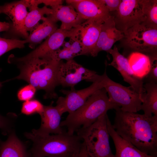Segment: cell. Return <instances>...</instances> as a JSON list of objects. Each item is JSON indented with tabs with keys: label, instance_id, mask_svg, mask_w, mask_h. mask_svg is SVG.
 I'll return each instance as SVG.
<instances>
[{
	"label": "cell",
	"instance_id": "36",
	"mask_svg": "<svg viewBox=\"0 0 157 157\" xmlns=\"http://www.w3.org/2000/svg\"><path fill=\"white\" fill-rule=\"evenodd\" d=\"M29 157H44V156H33L30 155L29 154Z\"/></svg>",
	"mask_w": 157,
	"mask_h": 157
},
{
	"label": "cell",
	"instance_id": "14",
	"mask_svg": "<svg viewBox=\"0 0 157 157\" xmlns=\"http://www.w3.org/2000/svg\"><path fill=\"white\" fill-rule=\"evenodd\" d=\"M124 37L123 33L117 28L114 16L111 15L102 23L98 40L90 55L95 57L101 51L108 53L114 44Z\"/></svg>",
	"mask_w": 157,
	"mask_h": 157
},
{
	"label": "cell",
	"instance_id": "35",
	"mask_svg": "<svg viewBox=\"0 0 157 157\" xmlns=\"http://www.w3.org/2000/svg\"><path fill=\"white\" fill-rule=\"evenodd\" d=\"M10 27L11 24L9 23L0 22V32L7 31L10 29Z\"/></svg>",
	"mask_w": 157,
	"mask_h": 157
},
{
	"label": "cell",
	"instance_id": "20",
	"mask_svg": "<svg viewBox=\"0 0 157 157\" xmlns=\"http://www.w3.org/2000/svg\"><path fill=\"white\" fill-rule=\"evenodd\" d=\"M25 144L18 138L14 130L5 141L0 139V157H29Z\"/></svg>",
	"mask_w": 157,
	"mask_h": 157
},
{
	"label": "cell",
	"instance_id": "33",
	"mask_svg": "<svg viewBox=\"0 0 157 157\" xmlns=\"http://www.w3.org/2000/svg\"><path fill=\"white\" fill-rule=\"evenodd\" d=\"M42 3L45 6H49L51 7L62 5L63 1L61 0H41Z\"/></svg>",
	"mask_w": 157,
	"mask_h": 157
},
{
	"label": "cell",
	"instance_id": "15",
	"mask_svg": "<svg viewBox=\"0 0 157 157\" xmlns=\"http://www.w3.org/2000/svg\"><path fill=\"white\" fill-rule=\"evenodd\" d=\"M53 102L50 105L44 106V110L40 115L41 119L40 127L38 129H33L32 133L36 135L44 136L51 134H58L64 131L60 126L62 114L58 107L53 106Z\"/></svg>",
	"mask_w": 157,
	"mask_h": 157
},
{
	"label": "cell",
	"instance_id": "5",
	"mask_svg": "<svg viewBox=\"0 0 157 157\" xmlns=\"http://www.w3.org/2000/svg\"><path fill=\"white\" fill-rule=\"evenodd\" d=\"M107 113L90 126L81 128L76 132L85 143L90 157H113L110 147L107 126Z\"/></svg>",
	"mask_w": 157,
	"mask_h": 157
},
{
	"label": "cell",
	"instance_id": "7",
	"mask_svg": "<svg viewBox=\"0 0 157 157\" xmlns=\"http://www.w3.org/2000/svg\"><path fill=\"white\" fill-rule=\"evenodd\" d=\"M104 88L112 102L119 106L124 111L137 113L140 111L142 102V94L135 91L130 86L126 87L106 77Z\"/></svg>",
	"mask_w": 157,
	"mask_h": 157
},
{
	"label": "cell",
	"instance_id": "13",
	"mask_svg": "<svg viewBox=\"0 0 157 157\" xmlns=\"http://www.w3.org/2000/svg\"><path fill=\"white\" fill-rule=\"evenodd\" d=\"M66 1L86 20L104 22L111 15L102 0H67Z\"/></svg>",
	"mask_w": 157,
	"mask_h": 157
},
{
	"label": "cell",
	"instance_id": "22",
	"mask_svg": "<svg viewBox=\"0 0 157 157\" xmlns=\"http://www.w3.org/2000/svg\"><path fill=\"white\" fill-rule=\"evenodd\" d=\"M29 35L24 40L28 43L29 47L34 49L36 45L44 39L47 38L58 29L56 23L51 20L48 16L42 20Z\"/></svg>",
	"mask_w": 157,
	"mask_h": 157
},
{
	"label": "cell",
	"instance_id": "3",
	"mask_svg": "<svg viewBox=\"0 0 157 157\" xmlns=\"http://www.w3.org/2000/svg\"><path fill=\"white\" fill-rule=\"evenodd\" d=\"M25 136L32 142L30 155L46 157H78L83 141L77 134L64 131L62 133L39 136L26 132Z\"/></svg>",
	"mask_w": 157,
	"mask_h": 157
},
{
	"label": "cell",
	"instance_id": "25",
	"mask_svg": "<svg viewBox=\"0 0 157 157\" xmlns=\"http://www.w3.org/2000/svg\"><path fill=\"white\" fill-rule=\"evenodd\" d=\"M52 9L46 6L39 8L37 7L30 11L26 18L24 26L26 31L31 33L39 24V22L42 20L45 17V15L47 16L51 14Z\"/></svg>",
	"mask_w": 157,
	"mask_h": 157
},
{
	"label": "cell",
	"instance_id": "30",
	"mask_svg": "<svg viewBox=\"0 0 157 157\" xmlns=\"http://www.w3.org/2000/svg\"><path fill=\"white\" fill-rule=\"evenodd\" d=\"M36 90L35 87L29 84L18 91L17 98L19 100L24 101L31 100L34 96Z\"/></svg>",
	"mask_w": 157,
	"mask_h": 157
},
{
	"label": "cell",
	"instance_id": "37",
	"mask_svg": "<svg viewBox=\"0 0 157 157\" xmlns=\"http://www.w3.org/2000/svg\"><path fill=\"white\" fill-rule=\"evenodd\" d=\"M1 69H0V72H1ZM2 83H1V82H0V90L1 88L2 87Z\"/></svg>",
	"mask_w": 157,
	"mask_h": 157
},
{
	"label": "cell",
	"instance_id": "6",
	"mask_svg": "<svg viewBox=\"0 0 157 157\" xmlns=\"http://www.w3.org/2000/svg\"><path fill=\"white\" fill-rule=\"evenodd\" d=\"M127 46L134 52L157 59V27L144 22L124 31Z\"/></svg>",
	"mask_w": 157,
	"mask_h": 157
},
{
	"label": "cell",
	"instance_id": "21",
	"mask_svg": "<svg viewBox=\"0 0 157 157\" xmlns=\"http://www.w3.org/2000/svg\"><path fill=\"white\" fill-rule=\"evenodd\" d=\"M127 59L135 76L143 81L149 73L153 64L157 60L148 55L137 52L132 53Z\"/></svg>",
	"mask_w": 157,
	"mask_h": 157
},
{
	"label": "cell",
	"instance_id": "19",
	"mask_svg": "<svg viewBox=\"0 0 157 157\" xmlns=\"http://www.w3.org/2000/svg\"><path fill=\"white\" fill-rule=\"evenodd\" d=\"M107 128L114 143L116 152L113 157H157L145 154L120 136L113 128L107 115Z\"/></svg>",
	"mask_w": 157,
	"mask_h": 157
},
{
	"label": "cell",
	"instance_id": "12",
	"mask_svg": "<svg viewBox=\"0 0 157 157\" xmlns=\"http://www.w3.org/2000/svg\"><path fill=\"white\" fill-rule=\"evenodd\" d=\"M25 0L15 1L0 6V14H4L12 22L10 29L12 32L26 39L29 34L24 26V22L28 13Z\"/></svg>",
	"mask_w": 157,
	"mask_h": 157
},
{
	"label": "cell",
	"instance_id": "16",
	"mask_svg": "<svg viewBox=\"0 0 157 157\" xmlns=\"http://www.w3.org/2000/svg\"><path fill=\"white\" fill-rule=\"evenodd\" d=\"M113 57L112 62L108 64L112 66L120 73L124 80L137 93L142 94L145 92L143 80L137 78L134 75L127 58L121 54L117 47L115 46L108 52Z\"/></svg>",
	"mask_w": 157,
	"mask_h": 157
},
{
	"label": "cell",
	"instance_id": "27",
	"mask_svg": "<svg viewBox=\"0 0 157 157\" xmlns=\"http://www.w3.org/2000/svg\"><path fill=\"white\" fill-rule=\"evenodd\" d=\"M44 106L38 100L31 99L23 103L21 112L22 113L27 115L36 113L40 115L44 111Z\"/></svg>",
	"mask_w": 157,
	"mask_h": 157
},
{
	"label": "cell",
	"instance_id": "9",
	"mask_svg": "<svg viewBox=\"0 0 157 157\" xmlns=\"http://www.w3.org/2000/svg\"><path fill=\"white\" fill-rule=\"evenodd\" d=\"M97 72L83 67L74 59L63 62L61 60L58 72L59 85L71 87L74 89L75 86L83 80L91 82L97 74Z\"/></svg>",
	"mask_w": 157,
	"mask_h": 157
},
{
	"label": "cell",
	"instance_id": "28",
	"mask_svg": "<svg viewBox=\"0 0 157 157\" xmlns=\"http://www.w3.org/2000/svg\"><path fill=\"white\" fill-rule=\"evenodd\" d=\"M25 44L24 40L8 39L0 37V57L13 49L24 47Z\"/></svg>",
	"mask_w": 157,
	"mask_h": 157
},
{
	"label": "cell",
	"instance_id": "26",
	"mask_svg": "<svg viewBox=\"0 0 157 157\" xmlns=\"http://www.w3.org/2000/svg\"><path fill=\"white\" fill-rule=\"evenodd\" d=\"M143 13L145 17V22L157 27V1L141 0Z\"/></svg>",
	"mask_w": 157,
	"mask_h": 157
},
{
	"label": "cell",
	"instance_id": "32",
	"mask_svg": "<svg viewBox=\"0 0 157 157\" xmlns=\"http://www.w3.org/2000/svg\"><path fill=\"white\" fill-rule=\"evenodd\" d=\"M109 11H116L118 9L122 0H102Z\"/></svg>",
	"mask_w": 157,
	"mask_h": 157
},
{
	"label": "cell",
	"instance_id": "2",
	"mask_svg": "<svg viewBox=\"0 0 157 157\" xmlns=\"http://www.w3.org/2000/svg\"><path fill=\"white\" fill-rule=\"evenodd\" d=\"M61 61L54 60L49 56L24 60L10 58L8 62L11 63L15 62L20 70L19 74L11 80H22L33 86L37 90H44V99L56 98L58 96L55 90L59 85L58 72Z\"/></svg>",
	"mask_w": 157,
	"mask_h": 157
},
{
	"label": "cell",
	"instance_id": "17",
	"mask_svg": "<svg viewBox=\"0 0 157 157\" xmlns=\"http://www.w3.org/2000/svg\"><path fill=\"white\" fill-rule=\"evenodd\" d=\"M104 22L88 20L80 25L78 36L82 46L81 55H90L98 40Z\"/></svg>",
	"mask_w": 157,
	"mask_h": 157
},
{
	"label": "cell",
	"instance_id": "8",
	"mask_svg": "<svg viewBox=\"0 0 157 157\" xmlns=\"http://www.w3.org/2000/svg\"><path fill=\"white\" fill-rule=\"evenodd\" d=\"M106 69L104 73L92 82L89 87L76 90H61L60 92L65 95V97L58 98L56 106L63 115L64 113H71L81 107L88 97L97 90L104 88L105 78L107 76Z\"/></svg>",
	"mask_w": 157,
	"mask_h": 157
},
{
	"label": "cell",
	"instance_id": "34",
	"mask_svg": "<svg viewBox=\"0 0 157 157\" xmlns=\"http://www.w3.org/2000/svg\"><path fill=\"white\" fill-rule=\"evenodd\" d=\"M78 157H90L87 151L83 141Z\"/></svg>",
	"mask_w": 157,
	"mask_h": 157
},
{
	"label": "cell",
	"instance_id": "11",
	"mask_svg": "<svg viewBox=\"0 0 157 157\" xmlns=\"http://www.w3.org/2000/svg\"><path fill=\"white\" fill-rule=\"evenodd\" d=\"M80 25L69 30L58 28L34 50L24 56L17 58V59L24 60L33 58L51 56L53 53L60 49L66 38H70L78 35Z\"/></svg>",
	"mask_w": 157,
	"mask_h": 157
},
{
	"label": "cell",
	"instance_id": "18",
	"mask_svg": "<svg viewBox=\"0 0 157 157\" xmlns=\"http://www.w3.org/2000/svg\"><path fill=\"white\" fill-rule=\"evenodd\" d=\"M52 13L48 16L55 22L60 21L62 29L69 30L78 27L86 20L70 5L52 6Z\"/></svg>",
	"mask_w": 157,
	"mask_h": 157
},
{
	"label": "cell",
	"instance_id": "23",
	"mask_svg": "<svg viewBox=\"0 0 157 157\" xmlns=\"http://www.w3.org/2000/svg\"><path fill=\"white\" fill-rule=\"evenodd\" d=\"M143 87L145 91L142 94L140 110L147 116H157V83L146 82Z\"/></svg>",
	"mask_w": 157,
	"mask_h": 157
},
{
	"label": "cell",
	"instance_id": "29",
	"mask_svg": "<svg viewBox=\"0 0 157 157\" xmlns=\"http://www.w3.org/2000/svg\"><path fill=\"white\" fill-rule=\"evenodd\" d=\"M16 115L15 114L9 113L7 116L0 114V129L4 135L9 134L12 131Z\"/></svg>",
	"mask_w": 157,
	"mask_h": 157
},
{
	"label": "cell",
	"instance_id": "24",
	"mask_svg": "<svg viewBox=\"0 0 157 157\" xmlns=\"http://www.w3.org/2000/svg\"><path fill=\"white\" fill-rule=\"evenodd\" d=\"M62 47L63 49H59L51 54L52 59L57 61L65 59L67 61L81 55L82 46L78 35L70 38L68 42L65 41Z\"/></svg>",
	"mask_w": 157,
	"mask_h": 157
},
{
	"label": "cell",
	"instance_id": "4",
	"mask_svg": "<svg viewBox=\"0 0 157 157\" xmlns=\"http://www.w3.org/2000/svg\"><path fill=\"white\" fill-rule=\"evenodd\" d=\"M120 107L109 100L107 92L103 88L94 92L81 107L69 114L60 123L61 127H65L67 132L74 134L81 128L88 127L109 110Z\"/></svg>",
	"mask_w": 157,
	"mask_h": 157
},
{
	"label": "cell",
	"instance_id": "10",
	"mask_svg": "<svg viewBox=\"0 0 157 157\" xmlns=\"http://www.w3.org/2000/svg\"><path fill=\"white\" fill-rule=\"evenodd\" d=\"M114 19L117 27L122 33L133 26L144 22L141 0H122Z\"/></svg>",
	"mask_w": 157,
	"mask_h": 157
},
{
	"label": "cell",
	"instance_id": "1",
	"mask_svg": "<svg viewBox=\"0 0 157 157\" xmlns=\"http://www.w3.org/2000/svg\"><path fill=\"white\" fill-rule=\"evenodd\" d=\"M115 110L112 126L117 133L141 152L157 156V116Z\"/></svg>",
	"mask_w": 157,
	"mask_h": 157
},
{
	"label": "cell",
	"instance_id": "31",
	"mask_svg": "<svg viewBox=\"0 0 157 157\" xmlns=\"http://www.w3.org/2000/svg\"><path fill=\"white\" fill-rule=\"evenodd\" d=\"M144 82L157 83V63L156 61L153 64L147 76L143 80Z\"/></svg>",
	"mask_w": 157,
	"mask_h": 157
}]
</instances>
